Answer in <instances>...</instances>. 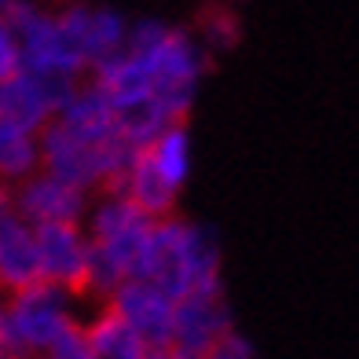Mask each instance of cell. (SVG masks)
I'll return each mask as SVG.
<instances>
[{"instance_id": "13", "label": "cell", "mask_w": 359, "mask_h": 359, "mask_svg": "<svg viewBox=\"0 0 359 359\" xmlns=\"http://www.w3.org/2000/svg\"><path fill=\"white\" fill-rule=\"evenodd\" d=\"M55 121L92 147H103L118 136V114H114L110 100L100 92V85H92V81H81L77 92L59 107Z\"/></svg>"}, {"instance_id": "6", "label": "cell", "mask_w": 359, "mask_h": 359, "mask_svg": "<svg viewBox=\"0 0 359 359\" xmlns=\"http://www.w3.org/2000/svg\"><path fill=\"white\" fill-rule=\"evenodd\" d=\"M107 312L118 316L128 330H136L147 348L161 352V348H172V316H176V301L165 297L154 283L147 279H125L114 297L103 304Z\"/></svg>"}, {"instance_id": "11", "label": "cell", "mask_w": 359, "mask_h": 359, "mask_svg": "<svg viewBox=\"0 0 359 359\" xmlns=\"http://www.w3.org/2000/svg\"><path fill=\"white\" fill-rule=\"evenodd\" d=\"M59 19H62V26L70 29V37L77 41L81 55H85V62H88V74L100 67V62H107V59L125 52L128 26H133L121 11H114V8H88V4L62 8Z\"/></svg>"}, {"instance_id": "21", "label": "cell", "mask_w": 359, "mask_h": 359, "mask_svg": "<svg viewBox=\"0 0 359 359\" xmlns=\"http://www.w3.org/2000/svg\"><path fill=\"white\" fill-rule=\"evenodd\" d=\"M19 70H22L19 41H15V29H11V22H8V4L0 0V85H4V81H11Z\"/></svg>"}, {"instance_id": "8", "label": "cell", "mask_w": 359, "mask_h": 359, "mask_svg": "<svg viewBox=\"0 0 359 359\" xmlns=\"http://www.w3.org/2000/svg\"><path fill=\"white\" fill-rule=\"evenodd\" d=\"M15 198V217L26 227H48V224H85L92 194L81 191L67 180H55L48 172L29 176L26 184L11 191Z\"/></svg>"}, {"instance_id": "24", "label": "cell", "mask_w": 359, "mask_h": 359, "mask_svg": "<svg viewBox=\"0 0 359 359\" xmlns=\"http://www.w3.org/2000/svg\"><path fill=\"white\" fill-rule=\"evenodd\" d=\"M0 355H8V316H4V301H0Z\"/></svg>"}, {"instance_id": "17", "label": "cell", "mask_w": 359, "mask_h": 359, "mask_svg": "<svg viewBox=\"0 0 359 359\" xmlns=\"http://www.w3.org/2000/svg\"><path fill=\"white\" fill-rule=\"evenodd\" d=\"M85 334L95 348V359H151V348H147V341L128 330V326L114 316V312H103L85 323Z\"/></svg>"}, {"instance_id": "10", "label": "cell", "mask_w": 359, "mask_h": 359, "mask_svg": "<svg viewBox=\"0 0 359 359\" xmlns=\"http://www.w3.org/2000/svg\"><path fill=\"white\" fill-rule=\"evenodd\" d=\"M37 253H41V279L67 293H85L92 238L85 224H48L34 227Z\"/></svg>"}, {"instance_id": "5", "label": "cell", "mask_w": 359, "mask_h": 359, "mask_svg": "<svg viewBox=\"0 0 359 359\" xmlns=\"http://www.w3.org/2000/svg\"><path fill=\"white\" fill-rule=\"evenodd\" d=\"M81 81H62V77H34V74H15L11 81L0 85V121L19 128V133L41 136L55 121L59 107L77 92Z\"/></svg>"}, {"instance_id": "27", "label": "cell", "mask_w": 359, "mask_h": 359, "mask_svg": "<svg viewBox=\"0 0 359 359\" xmlns=\"http://www.w3.org/2000/svg\"><path fill=\"white\" fill-rule=\"evenodd\" d=\"M0 359H15V355H0Z\"/></svg>"}, {"instance_id": "18", "label": "cell", "mask_w": 359, "mask_h": 359, "mask_svg": "<svg viewBox=\"0 0 359 359\" xmlns=\"http://www.w3.org/2000/svg\"><path fill=\"white\" fill-rule=\"evenodd\" d=\"M37 172H41V143H37V136L19 133V128L0 121V184L15 191Z\"/></svg>"}, {"instance_id": "9", "label": "cell", "mask_w": 359, "mask_h": 359, "mask_svg": "<svg viewBox=\"0 0 359 359\" xmlns=\"http://www.w3.org/2000/svg\"><path fill=\"white\" fill-rule=\"evenodd\" d=\"M128 55L147 67L154 88H198L202 74L209 70L205 48L184 26H169L151 48H140V52Z\"/></svg>"}, {"instance_id": "25", "label": "cell", "mask_w": 359, "mask_h": 359, "mask_svg": "<svg viewBox=\"0 0 359 359\" xmlns=\"http://www.w3.org/2000/svg\"><path fill=\"white\" fill-rule=\"evenodd\" d=\"M169 359H205V352H191V348H169Z\"/></svg>"}, {"instance_id": "20", "label": "cell", "mask_w": 359, "mask_h": 359, "mask_svg": "<svg viewBox=\"0 0 359 359\" xmlns=\"http://www.w3.org/2000/svg\"><path fill=\"white\" fill-rule=\"evenodd\" d=\"M194 37H198V44L205 48V55L213 59V52H227V48L238 44L242 22H238V15L227 11V8H205V11L198 15Z\"/></svg>"}, {"instance_id": "23", "label": "cell", "mask_w": 359, "mask_h": 359, "mask_svg": "<svg viewBox=\"0 0 359 359\" xmlns=\"http://www.w3.org/2000/svg\"><path fill=\"white\" fill-rule=\"evenodd\" d=\"M205 359H257V352H253V345L238 330H231L220 345H213L205 352Z\"/></svg>"}, {"instance_id": "28", "label": "cell", "mask_w": 359, "mask_h": 359, "mask_svg": "<svg viewBox=\"0 0 359 359\" xmlns=\"http://www.w3.org/2000/svg\"><path fill=\"white\" fill-rule=\"evenodd\" d=\"M34 359H48V355H34Z\"/></svg>"}, {"instance_id": "12", "label": "cell", "mask_w": 359, "mask_h": 359, "mask_svg": "<svg viewBox=\"0 0 359 359\" xmlns=\"http://www.w3.org/2000/svg\"><path fill=\"white\" fill-rule=\"evenodd\" d=\"M235 330V316L224 293H194V297L176 301L172 316V348L209 352L213 345Z\"/></svg>"}, {"instance_id": "19", "label": "cell", "mask_w": 359, "mask_h": 359, "mask_svg": "<svg viewBox=\"0 0 359 359\" xmlns=\"http://www.w3.org/2000/svg\"><path fill=\"white\" fill-rule=\"evenodd\" d=\"M147 154H151V161L158 165V172L165 176L176 191L187 184V176H191V133H187V125L165 128V133L154 140V147H151Z\"/></svg>"}, {"instance_id": "15", "label": "cell", "mask_w": 359, "mask_h": 359, "mask_svg": "<svg viewBox=\"0 0 359 359\" xmlns=\"http://www.w3.org/2000/svg\"><path fill=\"white\" fill-rule=\"evenodd\" d=\"M121 194L140 209L143 217H151L154 224L176 217V198H180V191L158 172V165L151 161V154H147V151L133 161V169L125 172Z\"/></svg>"}, {"instance_id": "4", "label": "cell", "mask_w": 359, "mask_h": 359, "mask_svg": "<svg viewBox=\"0 0 359 359\" xmlns=\"http://www.w3.org/2000/svg\"><path fill=\"white\" fill-rule=\"evenodd\" d=\"M151 227L154 220L143 217L125 194H100L88 205V217H85V231L92 238V246L107 250L125 268L128 279H140V271H143Z\"/></svg>"}, {"instance_id": "16", "label": "cell", "mask_w": 359, "mask_h": 359, "mask_svg": "<svg viewBox=\"0 0 359 359\" xmlns=\"http://www.w3.org/2000/svg\"><path fill=\"white\" fill-rule=\"evenodd\" d=\"M92 85H100V92L110 100L114 114L125 110V107H133V103H143V100H151L154 95V81L151 74H147V67L140 59H133L128 52L121 55H114L107 62H100V67L92 70Z\"/></svg>"}, {"instance_id": "7", "label": "cell", "mask_w": 359, "mask_h": 359, "mask_svg": "<svg viewBox=\"0 0 359 359\" xmlns=\"http://www.w3.org/2000/svg\"><path fill=\"white\" fill-rule=\"evenodd\" d=\"M41 143V172L67 180V184L81 187V191H103L107 184V143L92 147L85 140H77L74 133H67L59 121H52L37 136Z\"/></svg>"}, {"instance_id": "2", "label": "cell", "mask_w": 359, "mask_h": 359, "mask_svg": "<svg viewBox=\"0 0 359 359\" xmlns=\"http://www.w3.org/2000/svg\"><path fill=\"white\" fill-rule=\"evenodd\" d=\"M8 22L19 41L22 74L62 81H81L88 74V62L70 29L62 26L59 11H44L37 4H8Z\"/></svg>"}, {"instance_id": "3", "label": "cell", "mask_w": 359, "mask_h": 359, "mask_svg": "<svg viewBox=\"0 0 359 359\" xmlns=\"http://www.w3.org/2000/svg\"><path fill=\"white\" fill-rule=\"evenodd\" d=\"M74 293L59 290L52 283H37L29 290H19L4 301L8 316V355L15 359H34L48 355V348L67 334L74 319Z\"/></svg>"}, {"instance_id": "1", "label": "cell", "mask_w": 359, "mask_h": 359, "mask_svg": "<svg viewBox=\"0 0 359 359\" xmlns=\"http://www.w3.org/2000/svg\"><path fill=\"white\" fill-rule=\"evenodd\" d=\"M140 279L154 283L165 297L184 301L194 293H224L220 279V242L213 227L191 220H158L151 227Z\"/></svg>"}, {"instance_id": "22", "label": "cell", "mask_w": 359, "mask_h": 359, "mask_svg": "<svg viewBox=\"0 0 359 359\" xmlns=\"http://www.w3.org/2000/svg\"><path fill=\"white\" fill-rule=\"evenodd\" d=\"M48 359H95V348L85 334V323H74L67 334H59V341L48 348Z\"/></svg>"}, {"instance_id": "26", "label": "cell", "mask_w": 359, "mask_h": 359, "mask_svg": "<svg viewBox=\"0 0 359 359\" xmlns=\"http://www.w3.org/2000/svg\"><path fill=\"white\" fill-rule=\"evenodd\" d=\"M151 359H169V348H161V352H151Z\"/></svg>"}, {"instance_id": "14", "label": "cell", "mask_w": 359, "mask_h": 359, "mask_svg": "<svg viewBox=\"0 0 359 359\" xmlns=\"http://www.w3.org/2000/svg\"><path fill=\"white\" fill-rule=\"evenodd\" d=\"M44 283L41 279V253H37V238L34 227H26L19 217H15L4 231H0V290L19 293Z\"/></svg>"}]
</instances>
